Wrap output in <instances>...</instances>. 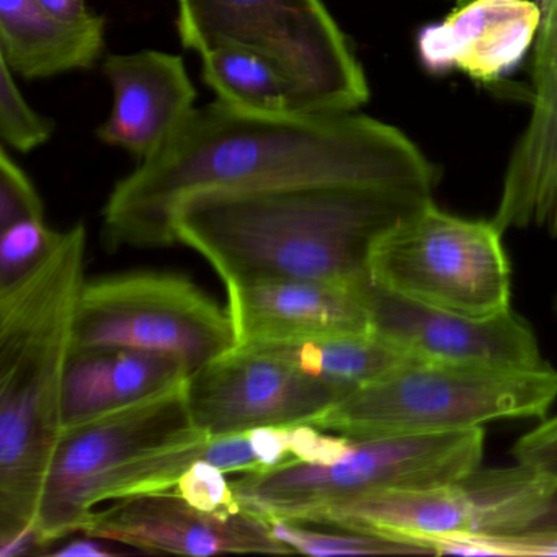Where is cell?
Here are the masks:
<instances>
[{"mask_svg":"<svg viewBox=\"0 0 557 557\" xmlns=\"http://www.w3.org/2000/svg\"><path fill=\"white\" fill-rule=\"evenodd\" d=\"M438 169L396 126L357 112L195 109L169 141L116 182L102 211V244L151 249L175 243L178 207L207 191L301 185H371L433 195Z\"/></svg>","mask_w":557,"mask_h":557,"instance_id":"6da1fadb","label":"cell"},{"mask_svg":"<svg viewBox=\"0 0 557 557\" xmlns=\"http://www.w3.org/2000/svg\"><path fill=\"white\" fill-rule=\"evenodd\" d=\"M86 224L0 289V556L38 553L37 521L64 432L63 394L86 285ZM48 546V544H47Z\"/></svg>","mask_w":557,"mask_h":557,"instance_id":"7a4b0ae2","label":"cell"},{"mask_svg":"<svg viewBox=\"0 0 557 557\" xmlns=\"http://www.w3.org/2000/svg\"><path fill=\"white\" fill-rule=\"evenodd\" d=\"M433 195L371 185L207 191L178 207L175 243L211 263L224 286L256 280L370 285L368 256L383 231Z\"/></svg>","mask_w":557,"mask_h":557,"instance_id":"3957f363","label":"cell"},{"mask_svg":"<svg viewBox=\"0 0 557 557\" xmlns=\"http://www.w3.org/2000/svg\"><path fill=\"white\" fill-rule=\"evenodd\" d=\"M187 381L63 433L38 510L48 546L84 533L103 502L172 491L205 459L211 436L191 419Z\"/></svg>","mask_w":557,"mask_h":557,"instance_id":"277c9868","label":"cell"},{"mask_svg":"<svg viewBox=\"0 0 557 557\" xmlns=\"http://www.w3.org/2000/svg\"><path fill=\"white\" fill-rule=\"evenodd\" d=\"M557 371L468 367L409 358L338 397L306 425L350 440L484 429L498 420L544 419Z\"/></svg>","mask_w":557,"mask_h":557,"instance_id":"5b68a950","label":"cell"},{"mask_svg":"<svg viewBox=\"0 0 557 557\" xmlns=\"http://www.w3.org/2000/svg\"><path fill=\"white\" fill-rule=\"evenodd\" d=\"M182 47L240 45L265 54L292 83L299 113L357 112L370 100L350 38L324 0H177Z\"/></svg>","mask_w":557,"mask_h":557,"instance_id":"8992f818","label":"cell"},{"mask_svg":"<svg viewBox=\"0 0 557 557\" xmlns=\"http://www.w3.org/2000/svg\"><path fill=\"white\" fill-rule=\"evenodd\" d=\"M557 492V474L517 461L440 484L387 488L345 498L306 518L305 527L371 534L425 554L438 541L530 530Z\"/></svg>","mask_w":557,"mask_h":557,"instance_id":"52a82bcc","label":"cell"},{"mask_svg":"<svg viewBox=\"0 0 557 557\" xmlns=\"http://www.w3.org/2000/svg\"><path fill=\"white\" fill-rule=\"evenodd\" d=\"M368 278L387 295L453 314L492 318L510 309L504 231L494 220L446 213L433 198L376 237Z\"/></svg>","mask_w":557,"mask_h":557,"instance_id":"ba28073f","label":"cell"},{"mask_svg":"<svg viewBox=\"0 0 557 557\" xmlns=\"http://www.w3.org/2000/svg\"><path fill=\"white\" fill-rule=\"evenodd\" d=\"M485 430L351 440L344 458L319 466L289 459L233 482L243 510L267 523L302 524L345 498L453 481L481 466Z\"/></svg>","mask_w":557,"mask_h":557,"instance_id":"9c48e42d","label":"cell"},{"mask_svg":"<svg viewBox=\"0 0 557 557\" xmlns=\"http://www.w3.org/2000/svg\"><path fill=\"white\" fill-rule=\"evenodd\" d=\"M236 347L233 321L203 288L175 272H126L84 285L74 350L141 348L178 358L188 371Z\"/></svg>","mask_w":557,"mask_h":557,"instance_id":"30bf717a","label":"cell"},{"mask_svg":"<svg viewBox=\"0 0 557 557\" xmlns=\"http://www.w3.org/2000/svg\"><path fill=\"white\" fill-rule=\"evenodd\" d=\"M187 389L191 419L210 436L306 425L342 396L280 358L239 347L191 373Z\"/></svg>","mask_w":557,"mask_h":557,"instance_id":"8fae6325","label":"cell"},{"mask_svg":"<svg viewBox=\"0 0 557 557\" xmlns=\"http://www.w3.org/2000/svg\"><path fill=\"white\" fill-rule=\"evenodd\" d=\"M373 334L409 358L468 367L534 370L546 367L540 342L513 309L469 318L404 301L370 285Z\"/></svg>","mask_w":557,"mask_h":557,"instance_id":"7c38bea8","label":"cell"},{"mask_svg":"<svg viewBox=\"0 0 557 557\" xmlns=\"http://www.w3.org/2000/svg\"><path fill=\"white\" fill-rule=\"evenodd\" d=\"M94 540L128 544L146 553L289 554L292 547L273 534L267 521L243 510L239 513H205L175 491L123 498L96 510L84 530Z\"/></svg>","mask_w":557,"mask_h":557,"instance_id":"4fadbf2b","label":"cell"},{"mask_svg":"<svg viewBox=\"0 0 557 557\" xmlns=\"http://www.w3.org/2000/svg\"><path fill=\"white\" fill-rule=\"evenodd\" d=\"M534 2L541 22L531 51L530 119L508 159L492 220L504 233L537 227L557 237V0Z\"/></svg>","mask_w":557,"mask_h":557,"instance_id":"5bb4252c","label":"cell"},{"mask_svg":"<svg viewBox=\"0 0 557 557\" xmlns=\"http://www.w3.org/2000/svg\"><path fill=\"white\" fill-rule=\"evenodd\" d=\"M370 285L272 278L226 286L236 347L373 334Z\"/></svg>","mask_w":557,"mask_h":557,"instance_id":"9a60e30c","label":"cell"},{"mask_svg":"<svg viewBox=\"0 0 557 557\" xmlns=\"http://www.w3.org/2000/svg\"><path fill=\"white\" fill-rule=\"evenodd\" d=\"M540 22L534 0H465L420 28L417 57L433 76L459 71L475 83H498L531 54Z\"/></svg>","mask_w":557,"mask_h":557,"instance_id":"2e32d148","label":"cell"},{"mask_svg":"<svg viewBox=\"0 0 557 557\" xmlns=\"http://www.w3.org/2000/svg\"><path fill=\"white\" fill-rule=\"evenodd\" d=\"M102 73L113 89V109L97 138L139 162L154 156L195 110L197 89L181 57L154 50L110 54Z\"/></svg>","mask_w":557,"mask_h":557,"instance_id":"e0dca14e","label":"cell"},{"mask_svg":"<svg viewBox=\"0 0 557 557\" xmlns=\"http://www.w3.org/2000/svg\"><path fill=\"white\" fill-rule=\"evenodd\" d=\"M106 17L66 22L38 0H0V60L27 81L90 70L106 47Z\"/></svg>","mask_w":557,"mask_h":557,"instance_id":"ac0fdd59","label":"cell"},{"mask_svg":"<svg viewBox=\"0 0 557 557\" xmlns=\"http://www.w3.org/2000/svg\"><path fill=\"white\" fill-rule=\"evenodd\" d=\"M239 348H252L280 358L308 376L331 384L341 391L342 396L409 360L406 354L374 334L276 342Z\"/></svg>","mask_w":557,"mask_h":557,"instance_id":"d6986e66","label":"cell"},{"mask_svg":"<svg viewBox=\"0 0 557 557\" xmlns=\"http://www.w3.org/2000/svg\"><path fill=\"white\" fill-rule=\"evenodd\" d=\"M203 81L221 102L250 112L299 113L292 83L265 54L224 45L201 54Z\"/></svg>","mask_w":557,"mask_h":557,"instance_id":"ffe728a7","label":"cell"},{"mask_svg":"<svg viewBox=\"0 0 557 557\" xmlns=\"http://www.w3.org/2000/svg\"><path fill=\"white\" fill-rule=\"evenodd\" d=\"M119 407L113 380V348L74 350L64 381V432Z\"/></svg>","mask_w":557,"mask_h":557,"instance_id":"44dd1931","label":"cell"},{"mask_svg":"<svg viewBox=\"0 0 557 557\" xmlns=\"http://www.w3.org/2000/svg\"><path fill=\"white\" fill-rule=\"evenodd\" d=\"M190 376L178 358L141 348H113V380L120 407L164 393Z\"/></svg>","mask_w":557,"mask_h":557,"instance_id":"7402d4cb","label":"cell"},{"mask_svg":"<svg viewBox=\"0 0 557 557\" xmlns=\"http://www.w3.org/2000/svg\"><path fill=\"white\" fill-rule=\"evenodd\" d=\"M273 534L293 553L311 556H389V554H425L409 544L396 543L371 534L338 530V533H322L309 530L305 524L273 521L269 523Z\"/></svg>","mask_w":557,"mask_h":557,"instance_id":"603a6c76","label":"cell"},{"mask_svg":"<svg viewBox=\"0 0 557 557\" xmlns=\"http://www.w3.org/2000/svg\"><path fill=\"white\" fill-rule=\"evenodd\" d=\"M14 76L0 60V136L5 146L25 154L53 136L54 122L28 106Z\"/></svg>","mask_w":557,"mask_h":557,"instance_id":"cb8c5ba5","label":"cell"},{"mask_svg":"<svg viewBox=\"0 0 557 557\" xmlns=\"http://www.w3.org/2000/svg\"><path fill=\"white\" fill-rule=\"evenodd\" d=\"M61 233L45 220H25L0 231V289L15 285L54 249Z\"/></svg>","mask_w":557,"mask_h":557,"instance_id":"d4e9b609","label":"cell"},{"mask_svg":"<svg viewBox=\"0 0 557 557\" xmlns=\"http://www.w3.org/2000/svg\"><path fill=\"white\" fill-rule=\"evenodd\" d=\"M432 553L491 557L557 556V531L531 528L520 533L495 536L451 537L433 544Z\"/></svg>","mask_w":557,"mask_h":557,"instance_id":"484cf974","label":"cell"},{"mask_svg":"<svg viewBox=\"0 0 557 557\" xmlns=\"http://www.w3.org/2000/svg\"><path fill=\"white\" fill-rule=\"evenodd\" d=\"M226 472L200 459L194 462L178 479L175 492L191 507L205 513L230 515L243 511L233 482L224 478Z\"/></svg>","mask_w":557,"mask_h":557,"instance_id":"4316f807","label":"cell"},{"mask_svg":"<svg viewBox=\"0 0 557 557\" xmlns=\"http://www.w3.org/2000/svg\"><path fill=\"white\" fill-rule=\"evenodd\" d=\"M25 220H45V207L27 172L0 149V231Z\"/></svg>","mask_w":557,"mask_h":557,"instance_id":"83f0119b","label":"cell"},{"mask_svg":"<svg viewBox=\"0 0 557 557\" xmlns=\"http://www.w3.org/2000/svg\"><path fill=\"white\" fill-rule=\"evenodd\" d=\"M351 440L312 425L289 426V451L296 461L308 465H334L344 458Z\"/></svg>","mask_w":557,"mask_h":557,"instance_id":"f1b7e54d","label":"cell"},{"mask_svg":"<svg viewBox=\"0 0 557 557\" xmlns=\"http://www.w3.org/2000/svg\"><path fill=\"white\" fill-rule=\"evenodd\" d=\"M205 461L216 466L224 472H243V474L260 472V465L257 461L256 453H253L249 432L211 436L207 453H205Z\"/></svg>","mask_w":557,"mask_h":557,"instance_id":"f546056e","label":"cell"},{"mask_svg":"<svg viewBox=\"0 0 557 557\" xmlns=\"http://www.w3.org/2000/svg\"><path fill=\"white\" fill-rule=\"evenodd\" d=\"M511 453L515 461L537 466L557 474V416L544 419L520 436Z\"/></svg>","mask_w":557,"mask_h":557,"instance_id":"4dcf8cb0","label":"cell"},{"mask_svg":"<svg viewBox=\"0 0 557 557\" xmlns=\"http://www.w3.org/2000/svg\"><path fill=\"white\" fill-rule=\"evenodd\" d=\"M250 443L260 465V472L278 468L293 458L289 451V426H260L249 430Z\"/></svg>","mask_w":557,"mask_h":557,"instance_id":"1f68e13d","label":"cell"},{"mask_svg":"<svg viewBox=\"0 0 557 557\" xmlns=\"http://www.w3.org/2000/svg\"><path fill=\"white\" fill-rule=\"evenodd\" d=\"M45 11L66 22H77L90 15L86 0H38Z\"/></svg>","mask_w":557,"mask_h":557,"instance_id":"d6a6232c","label":"cell"},{"mask_svg":"<svg viewBox=\"0 0 557 557\" xmlns=\"http://www.w3.org/2000/svg\"><path fill=\"white\" fill-rule=\"evenodd\" d=\"M89 540L73 541L67 546L53 550V556L58 557H107L113 556V550L107 549L103 544L92 541L94 537L87 536Z\"/></svg>","mask_w":557,"mask_h":557,"instance_id":"836d02e7","label":"cell"},{"mask_svg":"<svg viewBox=\"0 0 557 557\" xmlns=\"http://www.w3.org/2000/svg\"><path fill=\"white\" fill-rule=\"evenodd\" d=\"M533 528H540V530H556L557 531V492L554 494L553 500L547 505L546 511L543 517L536 521ZM531 530V528H530Z\"/></svg>","mask_w":557,"mask_h":557,"instance_id":"e575fe53","label":"cell"},{"mask_svg":"<svg viewBox=\"0 0 557 557\" xmlns=\"http://www.w3.org/2000/svg\"><path fill=\"white\" fill-rule=\"evenodd\" d=\"M554 312H556V314H557V293H556V298H554Z\"/></svg>","mask_w":557,"mask_h":557,"instance_id":"d590c367","label":"cell"}]
</instances>
